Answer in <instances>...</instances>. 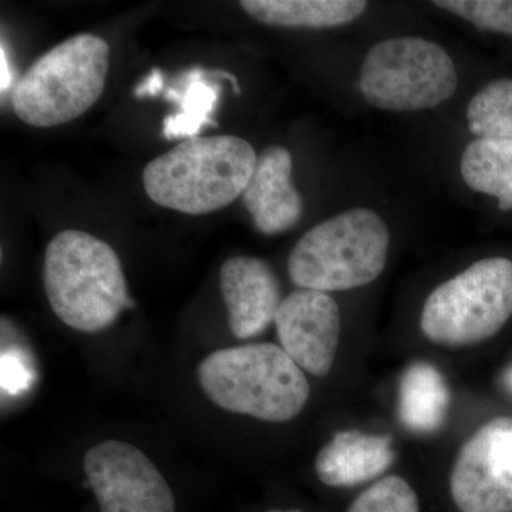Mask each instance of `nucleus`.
<instances>
[{"label": "nucleus", "instance_id": "f257e3e1", "mask_svg": "<svg viewBox=\"0 0 512 512\" xmlns=\"http://www.w3.org/2000/svg\"><path fill=\"white\" fill-rule=\"evenodd\" d=\"M43 284L57 318L79 332H101L134 306L116 251L76 229L60 232L47 245Z\"/></svg>", "mask_w": 512, "mask_h": 512}, {"label": "nucleus", "instance_id": "f03ea898", "mask_svg": "<svg viewBox=\"0 0 512 512\" xmlns=\"http://www.w3.org/2000/svg\"><path fill=\"white\" fill-rule=\"evenodd\" d=\"M256 161L254 147L244 138H187L146 165L144 190L161 207L188 215L211 214L242 195Z\"/></svg>", "mask_w": 512, "mask_h": 512}, {"label": "nucleus", "instance_id": "7ed1b4c3", "mask_svg": "<svg viewBox=\"0 0 512 512\" xmlns=\"http://www.w3.org/2000/svg\"><path fill=\"white\" fill-rule=\"evenodd\" d=\"M198 380L221 409L271 423L295 419L311 393L305 372L272 343L217 350L202 360Z\"/></svg>", "mask_w": 512, "mask_h": 512}, {"label": "nucleus", "instance_id": "20e7f679", "mask_svg": "<svg viewBox=\"0 0 512 512\" xmlns=\"http://www.w3.org/2000/svg\"><path fill=\"white\" fill-rule=\"evenodd\" d=\"M390 247L386 222L367 208H353L320 222L293 247L288 272L299 289L340 292L372 284Z\"/></svg>", "mask_w": 512, "mask_h": 512}, {"label": "nucleus", "instance_id": "39448f33", "mask_svg": "<svg viewBox=\"0 0 512 512\" xmlns=\"http://www.w3.org/2000/svg\"><path fill=\"white\" fill-rule=\"evenodd\" d=\"M110 69L106 40L82 33L64 40L29 67L13 89L16 116L49 128L79 119L100 99Z\"/></svg>", "mask_w": 512, "mask_h": 512}, {"label": "nucleus", "instance_id": "423d86ee", "mask_svg": "<svg viewBox=\"0 0 512 512\" xmlns=\"http://www.w3.org/2000/svg\"><path fill=\"white\" fill-rule=\"evenodd\" d=\"M512 318V261L484 258L430 293L420 328L430 342L471 346L497 335Z\"/></svg>", "mask_w": 512, "mask_h": 512}, {"label": "nucleus", "instance_id": "0eeeda50", "mask_svg": "<svg viewBox=\"0 0 512 512\" xmlns=\"http://www.w3.org/2000/svg\"><path fill=\"white\" fill-rule=\"evenodd\" d=\"M360 92L370 106L393 113L434 109L457 92L453 59L423 37L376 43L360 69Z\"/></svg>", "mask_w": 512, "mask_h": 512}, {"label": "nucleus", "instance_id": "6e6552de", "mask_svg": "<svg viewBox=\"0 0 512 512\" xmlns=\"http://www.w3.org/2000/svg\"><path fill=\"white\" fill-rule=\"evenodd\" d=\"M83 467L100 512H175L163 474L126 441L107 440L90 448Z\"/></svg>", "mask_w": 512, "mask_h": 512}, {"label": "nucleus", "instance_id": "1a4fd4ad", "mask_svg": "<svg viewBox=\"0 0 512 512\" xmlns=\"http://www.w3.org/2000/svg\"><path fill=\"white\" fill-rule=\"evenodd\" d=\"M450 491L461 512H512V417L488 421L464 444Z\"/></svg>", "mask_w": 512, "mask_h": 512}, {"label": "nucleus", "instance_id": "9d476101", "mask_svg": "<svg viewBox=\"0 0 512 512\" xmlns=\"http://www.w3.org/2000/svg\"><path fill=\"white\" fill-rule=\"evenodd\" d=\"M281 348L303 372L328 376L340 339L338 303L325 292L298 289L286 296L275 316Z\"/></svg>", "mask_w": 512, "mask_h": 512}, {"label": "nucleus", "instance_id": "9b49d317", "mask_svg": "<svg viewBox=\"0 0 512 512\" xmlns=\"http://www.w3.org/2000/svg\"><path fill=\"white\" fill-rule=\"evenodd\" d=\"M220 284L235 338H254L275 322L284 299L278 278L265 261L232 256L221 266Z\"/></svg>", "mask_w": 512, "mask_h": 512}, {"label": "nucleus", "instance_id": "f8f14e48", "mask_svg": "<svg viewBox=\"0 0 512 512\" xmlns=\"http://www.w3.org/2000/svg\"><path fill=\"white\" fill-rule=\"evenodd\" d=\"M292 168V154L285 147H268L258 156L242 200L262 234H282L301 220L303 200L292 183Z\"/></svg>", "mask_w": 512, "mask_h": 512}, {"label": "nucleus", "instance_id": "ddd939ff", "mask_svg": "<svg viewBox=\"0 0 512 512\" xmlns=\"http://www.w3.org/2000/svg\"><path fill=\"white\" fill-rule=\"evenodd\" d=\"M393 460L390 437L346 430L320 450L315 470L319 480L329 487H353L379 477Z\"/></svg>", "mask_w": 512, "mask_h": 512}, {"label": "nucleus", "instance_id": "4468645a", "mask_svg": "<svg viewBox=\"0 0 512 512\" xmlns=\"http://www.w3.org/2000/svg\"><path fill=\"white\" fill-rule=\"evenodd\" d=\"M251 18L282 28L326 29L348 25L363 15V0H244Z\"/></svg>", "mask_w": 512, "mask_h": 512}, {"label": "nucleus", "instance_id": "2eb2a0df", "mask_svg": "<svg viewBox=\"0 0 512 512\" xmlns=\"http://www.w3.org/2000/svg\"><path fill=\"white\" fill-rule=\"evenodd\" d=\"M214 72L192 67L178 77L173 86L165 89L164 99L175 103L178 111L165 117L163 134L168 140L198 137L202 128L211 126L217 109L221 86L208 82Z\"/></svg>", "mask_w": 512, "mask_h": 512}, {"label": "nucleus", "instance_id": "dca6fc26", "mask_svg": "<svg viewBox=\"0 0 512 512\" xmlns=\"http://www.w3.org/2000/svg\"><path fill=\"white\" fill-rule=\"evenodd\" d=\"M450 392L436 367L426 362L414 363L400 382L399 414L407 429L431 433L446 420Z\"/></svg>", "mask_w": 512, "mask_h": 512}, {"label": "nucleus", "instance_id": "f3484780", "mask_svg": "<svg viewBox=\"0 0 512 512\" xmlns=\"http://www.w3.org/2000/svg\"><path fill=\"white\" fill-rule=\"evenodd\" d=\"M460 170L471 190L497 198L501 211L512 210V140L477 138L464 150Z\"/></svg>", "mask_w": 512, "mask_h": 512}, {"label": "nucleus", "instance_id": "a211bd4d", "mask_svg": "<svg viewBox=\"0 0 512 512\" xmlns=\"http://www.w3.org/2000/svg\"><path fill=\"white\" fill-rule=\"evenodd\" d=\"M471 133L484 140H512V79L481 87L467 107Z\"/></svg>", "mask_w": 512, "mask_h": 512}, {"label": "nucleus", "instance_id": "6ab92c4d", "mask_svg": "<svg viewBox=\"0 0 512 512\" xmlns=\"http://www.w3.org/2000/svg\"><path fill=\"white\" fill-rule=\"evenodd\" d=\"M348 512H420L419 498L402 477H384L370 485Z\"/></svg>", "mask_w": 512, "mask_h": 512}, {"label": "nucleus", "instance_id": "aec40b11", "mask_svg": "<svg viewBox=\"0 0 512 512\" xmlns=\"http://www.w3.org/2000/svg\"><path fill=\"white\" fill-rule=\"evenodd\" d=\"M434 5L477 29L512 36V0H436Z\"/></svg>", "mask_w": 512, "mask_h": 512}, {"label": "nucleus", "instance_id": "412c9836", "mask_svg": "<svg viewBox=\"0 0 512 512\" xmlns=\"http://www.w3.org/2000/svg\"><path fill=\"white\" fill-rule=\"evenodd\" d=\"M32 367L25 353L16 349L2 352V392L9 396L26 392L33 382Z\"/></svg>", "mask_w": 512, "mask_h": 512}, {"label": "nucleus", "instance_id": "4be33fe9", "mask_svg": "<svg viewBox=\"0 0 512 512\" xmlns=\"http://www.w3.org/2000/svg\"><path fill=\"white\" fill-rule=\"evenodd\" d=\"M164 92V73L160 69L151 70L150 74L134 89L136 99H147L157 97Z\"/></svg>", "mask_w": 512, "mask_h": 512}, {"label": "nucleus", "instance_id": "5701e85b", "mask_svg": "<svg viewBox=\"0 0 512 512\" xmlns=\"http://www.w3.org/2000/svg\"><path fill=\"white\" fill-rule=\"evenodd\" d=\"M12 80L13 74L10 72L8 53L2 43V49H0V90H2V94L8 92L12 86Z\"/></svg>", "mask_w": 512, "mask_h": 512}, {"label": "nucleus", "instance_id": "b1692460", "mask_svg": "<svg viewBox=\"0 0 512 512\" xmlns=\"http://www.w3.org/2000/svg\"><path fill=\"white\" fill-rule=\"evenodd\" d=\"M504 384L507 387L508 392L512 393V367L505 372L504 375Z\"/></svg>", "mask_w": 512, "mask_h": 512}, {"label": "nucleus", "instance_id": "393cba45", "mask_svg": "<svg viewBox=\"0 0 512 512\" xmlns=\"http://www.w3.org/2000/svg\"><path fill=\"white\" fill-rule=\"evenodd\" d=\"M268 512H302L301 510H272Z\"/></svg>", "mask_w": 512, "mask_h": 512}]
</instances>
